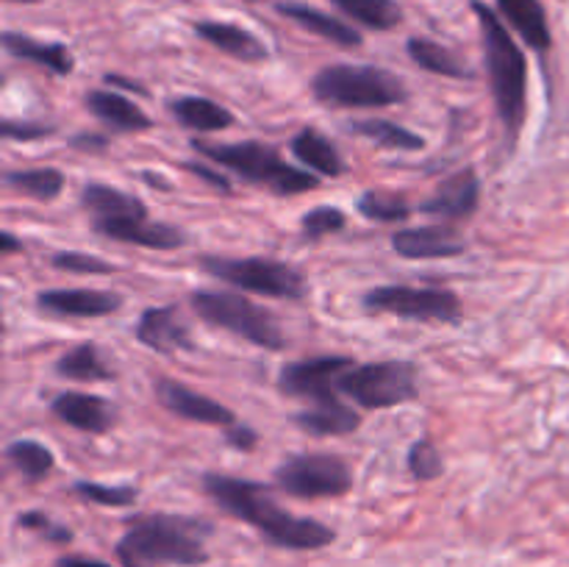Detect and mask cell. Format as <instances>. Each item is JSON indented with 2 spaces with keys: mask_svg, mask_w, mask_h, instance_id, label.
I'll return each instance as SVG.
<instances>
[{
  "mask_svg": "<svg viewBox=\"0 0 569 567\" xmlns=\"http://www.w3.org/2000/svg\"><path fill=\"white\" fill-rule=\"evenodd\" d=\"M50 411L61 422L83 434H106L117 422V406L100 395L59 392L50 400Z\"/></svg>",
  "mask_w": 569,
  "mask_h": 567,
  "instance_id": "cell-18",
  "label": "cell"
},
{
  "mask_svg": "<svg viewBox=\"0 0 569 567\" xmlns=\"http://www.w3.org/2000/svg\"><path fill=\"white\" fill-rule=\"evenodd\" d=\"M348 128L356 137H365L370 139V142H376L378 148L426 150V137H420V133H415L411 128L398 126V122L392 120H381V117H372V120H353Z\"/></svg>",
  "mask_w": 569,
  "mask_h": 567,
  "instance_id": "cell-30",
  "label": "cell"
},
{
  "mask_svg": "<svg viewBox=\"0 0 569 567\" xmlns=\"http://www.w3.org/2000/svg\"><path fill=\"white\" fill-rule=\"evenodd\" d=\"M0 44L9 56L20 61H31V64L44 67L53 76H70L76 70V59H72L70 48L61 42H39V39L28 37L20 31H3Z\"/></svg>",
  "mask_w": 569,
  "mask_h": 567,
  "instance_id": "cell-23",
  "label": "cell"
},
{
  "mask_svg": "<svg viewBox=\"0 0 569 567\" xmlns=\"http://www.w3.org/2000/svg\"><path fill=\"white\" fill-rule=\"evenodd\" d=\"M11 3H39V0H11Z\"/></svg>",
  "mask_w": 569,
  "mask_h": 567,
  "instance_id": "cell-47",
  "label": "cell"
},
{
  "mask_svg": "<svg viewBox=\"0 0 569 567\" xmlns=\"http://www.w3.org/2000/svg\"><path fill=\"white\" fill-rule=\"evenodd\" d=\"M289 150H292V156L300 165H306L309 170L320 172V176L326 178H339L348 170L337 145H333L326 133L317 131L315 126H303L298 133H292Z\"/></svg>",
  "mask_w": 569,
  "mask_h": 567,
  "instance_id": "cell-25",
  "label": "cell"
},
{
  "mask_svg": "<svg viewBox=\"0 0 569 567\" xmlns=\"http://www.w3.org/2000/svg\"><path fill=\"white\" fill-rule=\"evenodd\" d=\"M56 567H111L100 559H87V556H61Z\"/></svg>",
  "mask_w": 569,
  "mask_h": 567,
  "instance_id": "cell-44",
  "label": "cell"
},
{
  "mask_svg": "<svg viewBox=\"0 0 569 567\" xmlns=\"http://www.w3.org/2000/svg\"><path fill=\"white\" fill-rule=\"evenodd\" d=\"M470 6L478 17V26H481L489 92H492L495 109L503 122L509 145H515L528 111V59L520 44L511 39L509 28L500 22V17L483 0H472Z\"/></svg>",
  "mask_w": 569,
  "mask_h": 567,
  "instance_id": "cell-3",
  "label": "cell"
},
{
  "mask_svg": "<svg viewBox=\"0 0 569 567\" xmlns=\"http://www.w3.org/2000/svg\"><path fill=\"white\" fill-rule=\"evenodd\" d=\"M153 392H156V400H159L170 415L181 417V420L200 422V426H220V428H228L233 426V422H239L237 415H233V409L222 406L220 400L209 398V395L194 392V389H189L187 384L176 381V378L156 376Z\"/></svg>",
  "mask_w": 569,
  "mask_h": 567,
  "instance_id": "cell-12",
  "label": "cell"
},
{
  "mask_svg": "<svg viewBox=\"0 0 569 567\" xmlns=\"http://www.w3.org/2000/svg\"><path fill=\"white\" fill-rule=\"evenodd\" d=\"M311 94L333 109H381L409 100L400 76L378 64H328L311 78Z\"/></svg>",
  "mask_w": 569,
  "mask_h": 567,
  "instance_id": "cell-5",
  "label": "cell"
},
{
  "mask_svg": "<svg viewBox=\"0 0 569 567\" xmlns=\"http://www.w3.org/2000/svg\"><path fill=\"white\" fill-rule=\"evenodd\" d=\"M22 250V242L14 237L11 231H3L0 233V256H11V253H20Z\"/></svg>",
  "mask_w": 569,
  "mask_h": 567,
  "instance_id": "cell-46",
  "label": "cell"
},
{
  "mask_svg": "<svg viewBox=\"0 0 569 567\" xmlns=\"http://www.w3.org/2000/svg\"><path fill=\"white\" fill-rule=\"evenodd\" d=\"M6 459L26 481H42L56 470V456L48 445L37 439H14L6 445Z\"/></svg>",
  "mask_w": 569,
  "mask_h": 567,
  "instance_id": "cell-33",
  "label": "cell"
},
{
  "mask_svg": "<svg viewBox=\"0 0 569 567\" xmlns=\"http://www.w3.org/2000/svg\"><path fill=\"white\" fill-rule=\"evenodd\" d=\"M81 209L92 217V222L126 220V217H148V206L137 195L109 183L89 181L81 187Z\"/></svg>",
  "mask_w": 569,
  "mask_h": 567,
  "instance_id": "cell-21",
  "label": "cell"
},
{
  "mask_svg": "<svg viewBox=\"0 0 569 567\" xmlns=\"http://www.w3.org/2000/svg\"><path fill=\"white\" fill-rule=\"evenodd\" d=\"M214 534V523L189 515H137L128 520V531L117 543L114 554L122 567H198L209 561L206 539Z\"/></svg>",
  "mask_w": 569,
  "mask_h": 567,
  "instance_id": "cell-2",
  "label": "cell"
},
{
  "mask_svg": "<svg viewBox=\"0 0 569 567\" xmlns=\"http://www.w3.org/2000/svg\"><path fill=\"white\" fill-rule=\"evenodd\" d=\"M72 493H76L78 498L92 500V504H98V506H111V509L133 506L139 498V489L133 487V484H117V487H111V484L87 481V478H81V481L72 484Z\"/></svg>",
  "mask_w": 569,
  "mask_h": 567,
  "instance_id": "cell-35",
  "label": "cell"
},
{
  "mask_svg": "<svg viewBox=\"0 0 569 567\" xmlns=\"http://www.w3.org/2000/svg\"><path fill=\"white\" fill-rule=\"evenodd\" d=\"M206 495L237 520L250 523L261 537L276 548L287 550H320L337 539V531L315 517H300L281 509L272 498L270 487L253 478L226 476V472H203L200 478Z\"/></svg>",
  "mask_w": 569,
  "mask_h": 567,
  "instance_id": "cell-1",
  "label": "cell"
},
{
  "mask_svg": "<svg viewBox=\"0 0 569 567\" xmlns=\"http://www.w3.org/2000/svg\"><path fill=\"white\" fill-rule=\"evenodd\" d=\"M194 37L209 42L220 53L231 56V59L244 61V64H259V61L270 59V48L256 37L248 28L237 26V22H220V20H200L192 26Z\"/></svg>",
  "mask_w": 569,
  "mask_h": 567,
  "instance_id": "cell-19",
  "label": "cell"
},
{
  "mask_svg": "<svg viewBox=\"0 0 569 567\" xmlns=\"http://www.w3.org/2000/svg\"><path fill=\"white\" fill-rule=\"evenodd\" d=\"M339 392L361 409H392L420 398V367L406 359L356 365L339 378Z\"/></svg>",
  "mask_w": 569,
  "mask_h": 567,
  "instance_id": "cell-8",
  "label": "cell"
},
{
  "mask_svg": "<svg viewBox=\"0 0 569 567\" xmlns=\"http://www.w3.org/2000/svg\"><path fill=\"white\" fill-rule=\"evenodd\" d=\"M192 148L203 159L237 172L244 183L267 187L278 198H289V195H300L320 187V178L292 167L272 145L259 142V139H244V142H206V139H192Z\"/></svg>",
  "mask_w": 569,
  "mask_h": 567,
  "instance_id": "cell-4",
  "label": "cell"
},
{
  "mask_svg": "<svg viewBox=\"0 0 569 567\" xmlns=\"http://www.w3.org/2000/svg\"><path fill=\"white\" fill-rule=\"evenodd\" d=\"M200 270L211 278L244 292L264 295V298L303 300L309 295V278L303 270L270 256H214L203 253L198 259Z\"/></svg>",
  "mask_w": 569,
  "mask_h": 567,
  "instance_id": "cell-6",
  "label": "cell"
},
{
  "mask_svg": "<svg viewBox=\"0 0 569 567\" xmlns=\"http://www.w3.org/2000/svg\"><path fill=\"white\" fill-rule=\"evenodd\" d=\"M370 315H395L415 322H456L465 320V306L459 295L445 287H406V284H383L361 298Z\"/></svg>",
  "mask_w": 569,
  "mask_h": 567,
  "instance_id": "cell-9",
  "label": "cell"
},
{
  "mask_svg": "<svg viewBox=\"0 0 569 567\" xmlns=\"http://www.w3.org/2000/svg\"><path fill=\"white\" fill-rule=\"evenodd\" d=\"M495 3L528 48H533L537 53H548L550 44H553V33H550L548 11H545L542 0H495Z\"/></svg>",
  "mask_w": 569,
  "mask_h": 567,
  "instance_id": "cell-24",
  "label": "cell"
},
{
  "mask_svg": "<svg viewBox=\"0 0 569 567\" xmlns=\"http://www.w3.org/2000/svg\"><path fill=\"white\" fill-rule=\"evenodd\" d=\"M67 145H70L72 150H81V153H103V150L109 148V137L98 131H81L72 133V137L67 139Z\"/></svg>",
  "mask_w": 569,
  "mask_h": 567,
  "instance_id": "cell-42",
  "label": "cell"
},
{
  "mask_svg": "<svg viewBox=\"0 0 569 567\" xmlns=\"http://www.w3.org/2000/svg\"><path fill=\"white\" fill-rule=\"evenodd\" d=\"M64 172L56 167H28V170H6L3 187L17 189L33 200H56L64 192Z\"/></svg>",
  "mask_w": 569,
  "mask_h": 567,
  "instance_id": "cell-31",
  "label": "cell"
},
{
  "mask_svg": "<svg viewBox=\"0 0 569 567\" xmlns=\"http://www.w3.org/2000/svg\"><path fill=\"white\" fill-rule=\"evenodd\" d=\"M183 170H189V172H192V176H198L200 181H206V183H209V187H214L217 192L233 195V183L228 181V178L222 176V172L211 170L209 165H203V161H183Z\"/></svg>",
  "mask_w": 569,
  "mask_h": 567,
  "instance_id": "cell-41",
  "label": "cell"
},
{
  "mask_svg": "<svg viewBox=\"0 0 569 567\" xmlns=\"http://www.w3.org/2000/svg\"><path fill=\"white\" fill-rule=\"evenodd\" d=\"M478 203H481V178L472 167H465V170H456L453 176L445 178L433 195H428L417 209L426 217H437V220L445 222H459L467 220L478 211Z\"/></svg>",
  "mask_w": 569,
  "mask_h": 567,
  "instance_id": "cell-13",
  "label": "cell"
},
{
  "mask_svg": "<svg viewBox=\"0 0 569 567\" xmlns=\"http://www.w3.org/2000/svg\"><path fill=\"white\" fill-rule=\"evenodd\" d=\"M348 226V215L337 206H317L300 217V231L306 239H322L328 233H339Z\"/></svg>",
  "mask_w": 569,
  "mask_h": 567,
  "instance_id": "cell-38",
  "label": "cell"
},
{
  "mask_svg": "<svg viewBox=\"0 0 569 567\" xmlns=\"http://www.w3.org/2000/svg\"><path fill=\"white\" fill-rule=\"evenodd\" d=\"M103 81H106V83H114V87H122V89H131V92H137V94H148V89L139 87L137 81H131V78L114 76V72H106Z\"/></svg>",
  "mask_w": 569,
  "mask_h": 567,
  "instance_id": "cell-45",
  "label": "cell"
},
{
  "mask_svg": "<svg viewBox=\"0 0 569 567\" xmlns=\"http://www.w3.org/2000/svg\"><path fill=\"white\" fill-rule=\"evenodd\" d=\"M133 337H137L139 345H144V348L156 350L161 356H170L176 350H194L192 331L183 322L176 304L144 309L139 315L137 326H133Z\"/></svg>",
  "mask_w": 569,
  "mask_h": 567,
  "instance_id": "cell-14",
  "label": "cell"
},
{
  "mask_svg": "<svg viewBox=\"0 0 569 567\" xmlns=\"http://www.w3.org/2000/svg\"><path fill=\"white\" fill-rule=\"evenodd\" d=\"M244 3H261V0H244Z\"/></svg>",
  "mask_w": 569,
  "mask_h": 567,
  "instance_id": "cell-48",
  "label": "cell"
},
{
  "mask_svg": "<svg viewBox=\"0 0 569 567\" xmlns=\"http://www.w3.org/2000/svg\"><path fill=\"white\" fill-rule=\"evenodd\" d=\"M289 420L300 431L311 434V437H348V434H353L361 426V415L353 406L345 404V400L295 411Z\"/></svg>",
  "mask_w": 569,
  "mask_h": 567,
  "instance_id": "cell-26",
  "label": "cell"
},
{
  "mask_svg": "<svg viewBox=\"0 0 569 567\" xmlns=\"http://www.w3.org/2000/svg\"><path fill=\"white\" fill-rule=\"evenodd\" d=\"M406 53L411 56V61H415L420 70L433 72V76L456 78V81H472V78H476V70H472V67H467L453 50L433 42V39L411 37L409 42H406Z\"/></svg>",
  "mask_w": 569,
  "mask_h": 567,
  "instance_id": "cell-28",
  "label": "cell"
},
{
  "mask_svg": "<svg viewBox=\"0 0 569 567\" xmlns=\"http://www.w3.org/2000/svg\"><path fill=\"white\" fill-rule=\"evenodd\" d=\"M17 526L20 528H28V531H37L42 534L44 539H50V543H72V531L67 526H61V523H56L53 517L44 515V511L39 509H31V511H22V515H17Z\"/></svg>",
  "mask_w": 569,
  "mask_h": 567,
  "instance_id": "cell-39",
  "label": "cell"
},
{
  "mask_svg": "<svg viewBox=\"0 0 569 567\" xmlns=\"http://www.w3.org/2000/svg\"><path fill=\"white\" fill-rule=\"evenodd\" d=\"M94 231L114 242L137 245V248L150 250H176L187 245V231L170 222L150 220V217H126V220H109V222H92Z\"/></svg>",
  "mask_w": 569,
  "mask_h": 567,
  "instance_id": "cell-15",
  "label": "cell"
},
{
  "mask_svg": "<svg viewBox=\"0 0 569 567\" xmlns=\"http://www.w3.org/2000/svg\"><path fill=\"white\" fill-rule=\"evenodd\" d=\"M53 372L70 381H114L117 372L94 342H81L56 359Z\"/></svg>",
  "mask_w": 569,
  "mask_h": 567,
  "instance_id": "cell-29",
  "label": "cell"
},
{
  "mask_svg": "<svg viewBox=\"0 0 569 567\" xmlns=\"http://www.w3.org/2000/svg\"><path fill=\"white\" fill-rule=\"evenodd\" d=\"M342 14L372 31H392L403 22V9L398 0H331Z\"/></svg>",
  "mask_w": 569,
  "mask_h": 567,
  "instance_id": "cell-32",
  "label": "cell"
},
{
  "mask_svg": "<svg viewBox=\"0 0 569 567\" xmlns=\"http://www.w3.org/2000/svg\"><path fill=\"white\" fill-rule=\"evenodd\" d=\"M50 267L61 272H72V276H111V272H117L111 261L92 253H81V250H59V253L50 256Z\"/></svg>",
  "mask_w": 569,
  "mask_h": 567,
  "instance_id": "cell-37",
  "label": "cell"
},
{
  "mask_svg": "<svg viewBox=\"0 0 569 567\" xmlns=\"http://www.w3.org/2000/svg\"><path fill=\"white\" fill-rule=\"evenodd\" d=\"M167 111H170L178 126L200 133L226 131V128H231L237 122V117L226 106H220L211 98H200V94H183V98L170 100Z\"/></svg>",
  "mask_w": 569,
  "mask_h": 567,
  "instance_id": "cell-27",
  "label": "cell"
},
{
  "mask_svg": "<svg viewBox=\"0 0 569 567\" xmlns=\"http://www.w3.org/2000/svg\"><path fill=\"white\" fill-rule=\"evenodd\" d=\"M226 445L237 450H253L259 445V434H256V428L244 426V422H233V426L226 428Z\"/></svg>",
  "mask_w": 569,
  "mask_h": 567,
  "instance_id": "cell-43",
  "label": "cell"
},
{
  "mask_svg": "<svg viewBox=\"0 0 569 567\" xmlns=\"http://www.w3.org/2000/svg\"><path fill=\"white\" fill-rule=\"evenodd\" d=\"M189 306H192V311L200 320H206L214 328H222L228 334H237V337L256 345V348H287V337H283L281 326H278L276 315L256 306L244 295L222 292V289H194L189 295Z\"/></svg>",
  "mask_w": 569,
  "mask_h": 567,
  "instance_id": "cell-7",
  "label": "cell"
},
{
  "mask_svg": "<svg viewBox=\"0 0 569 567\" xmlns=\"http://www.w3.org/2000/svg\"><path fill=\"white\" fill-rule=\"evenodd\" d=\"M276 484L292 498H339L353 489V467L337 454H295L276 467Z\"/></svg>",
  "mask_w": 569,
  "mask_h": 567,
  "instance_id": "cell-10",
  "label": "cell"
},
{
  "mask_svg": "<svg viewBox=\"0 0 569 567\" xmlns=\"http://www.w3.org/2000/svg\"><path fill=\"white\" fill-rule=\"evenodd\" d=\"M39 311L53 317H106L120 311L122 295L111 289H42L37 292Z\"/></svg>",
  "mask_w": 569,
  "mask_h": 567,
  "instance_id": "cell-17",
  "label": "cell"
},
{
  "mask_svg": "<svg viewBox=\"0 0 569 567\" xmlns=\"http://www.w3.org/2000/svg\"><path fill=\"white\" fill-rule=\"evenodd\" d=\"M83 109L98 117L103 126L114 128L120 133H142L153 128V120L133 100L122 98L120 92H111V89H89V92H83Z\"/></svg>",
  "mask_w": 569,
  "mask_h": 567,
  "instance_id": "cell-20",
  "label": "cell"
},
{
  "mask_svg": "<svg viewBox=\"0 0 569 567\" xmlns=\"http://www.w3.org/2000/svg\"><path fill=\"white\" fill-rule=\"evenodd\" d=\"M0 133L14 142H31V139H42L56 133L53 126L48 122H31V120H3L0 122Z\"/></svg>",
  "mask_w": 569,
  "mask_h": 567,
  "instance_id": "cell-40",
  "label": "cell"
},
{
  "mask_svg": "<svg viewBox=\"0 0 569 567\" xmlns=\"http://www.w3.org/2000/svg\"><path fill=\"white\" fill-rule=\"evenodd\" d=\"M276 11L281 17H287V20L298 22L309 33H317L320 39L339 44V48H359L361 44V33L353 26L342 22L339 17L315 9V6L295 3V0H278Z\"/></svg>",
  "mask_w": 569,
  "mask_h": 567,
  "instance_id": "cell-22",
  "label": "cell"
},
{
  "mask_svg": "<svg viewBox=\"0 0 569 567\" xmlns=\"http://www.w3.org/2000/svg\"><path fill=\"white\" fill-rule=\"evenodd\" d=\"M392 250L403 259H453L467 250L465 237L448 222L403 228L392 237Z\"/></svg>",
  "mask_w": 569,
  "mask_h": 567,
  "instance_id": "cell-16",
  "label": "cell"
},
{
  "mask_svg": "<svg viewBox=\"0 0 569 567\" xmlns=\"http://www.w3.org/2000/svg\"><path fill=\"white\" fill-rule=\"evenodd\" d=\"M356 211L370 222H403L411 217V203L400 192L367 189L356 200Z\"/></svg>",
  "mask_w": 569,
  "mask_h": 567,
  "instance_id": "cell-34",
  "label": "cell"
},
{
  "mask_svg": "<svg viewBox=\"0 0 569 567\" xmlns=\"http://www.w3.org/2000/svg\"><path fill=\"white\" fill-rule=\"evenodd\" d=\"M406 467H409L411 478L422 484V481H433V478L442 476L445 459H442V454H439L437 445H433L428 437H422V439H417V442L409 448V456H406Z\"/></svg>",
  "mask_w": 569,
  "mask_h": 567,
  "instance_id": "cell-36",
  "label": "cell"
},
{
  "mask_svg": "<svg viewBox=\"0 0 569 567\" xmlns=\"http://www.w3.org/2000/svg\"><path fill=\"white\" fill-rule=\"evenodd\" d=\"M356 367L350 356H315V359L287 361L278 372V389L287 398L309 400L311 406L337 404L339 378Z\"/></svg>",
  "mask_w": 569,
  "mask_h": 567,
  "instance_id": "cell-11",
  "label": "cell"
}]
</instances>
